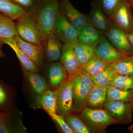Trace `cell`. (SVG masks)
<instances>
[{"label": "cell", "instance_id": "29", "mask_svg": "<svg viewBox=\"0 0 133 133\" xmlns=\"http://www.w3.org/2000/svg\"><path fill=\"white\" fill-rule=\"evenodd\" d=\"M109 64L95 57L86 63L82 68V70L91 77L96 76L108 68Z\"/></svg>", "mask_w": 133, "mask_h": 133}, {"label": "cell", "instance_id": "28", "mask_svg": "<svg viewBox=\"0 0 133 133\" xmlns=\"http://www.w3.org/2000/svg\"><path fill=\"white\" fill-rule=\"evenodd\" d=\"M63 117L74 133H91L90 129L80 116L71 113L66 115Z\"/></svg>", "mask_w": 133, "mask_h": 133}, {"label": "cell", "instance_id": "30", "mask_svg": "<svg viewBox=\"0 0 133 133\" xmlns=\"http://www.w3.org/2000/svg\"><path fill=\"white\" fill-rule=\"evenodd\" d=\"M111 85L124 90H133V75L115 74Z\"/></svg>", "mask_w": 133, "mask_h": 133}, {"label": "cell", "instance_id": "9", "mask_svg": "<svg viewBox=\"0 0 133 133\" xmlns=\"http://www.w3.org/2000/svg\"><path fill=\"white\" fill-rule=\"evenodd\" d=\"M57 113L63 117L72 113V87L68 77L56 89Z\"/></svg>", "mask_w": 133, "mask_h": 133}, {"label": "cell", "instance_id": "16", "mask_svg": "<svg viewBox=\"0 0 133 133\" xmlns=\"http://www.w3.org/2000/svg\"><path fill=\"white\" fill-rule=\"evenodd\" d=\"M59 59L67 71L68 77L74 76L82 70L81 63L71 44L64 43Z\"/></svg>", "mask_w": 133, "mask_h": 133}, {"label": "cell", "instance_id": "21", "mask_svg": "<svg viewBox=\"0 0 133 133\" xmlns=\"http://www.w3.org/2000/svg\"><path fill=\"white\" fill-rule=\"evenodd\" d=\"M107 89L105 86L93 85L88 94L85 107L100 108L103 107L107 101Z\"/></svg>", "mask_w": 133, "mask_h": 133}, {"label": "cell", "instance_id": "32", "mask_svg": "<svg viewBox=\"0 0 133 133\" xmlns=\"http://www.w3.org/2000/svg\"><path fill=\"white\" fill-rule=\"evenodd\" d=\"M121 0H96L95 2L102 11L109 16L115 9Z\"/></svg>", "mask_w": 133, "mask_h": 133}, {"label": "cell", "instance_id": "3", "mask_svg": "<svg viewBox=\"0 0 133 133\" xmlns=\"http://www.w3.org/2000/svg\"><path fill=\"white\" fill-rule=\"evenodd\" d=\"M17 21L15 25L18 36L27 42L43 45L44 36L35 19L32 9L28 10Z\"/></svg>", "mask_w": 133, "mask_h": 133}, {"label": "cell", "instance_id": "39", "mask_svg": "<svg viewBox=\"0 0 133 133\" xmlns=\"http://www.w3.org/2000/svg\"><path fill=\"white\" fill-rule=\"evenodd\" d=\"M131 5V6L133 7V0H126Z\"/></svg>", "mask_w": 133, "mask_h": 133}, {"label": "cell", "instance_id": "14", "mask_svg": "<svg viewBox=\"0 0 133 133\" xmlns=\"http://www.w3.org/2000/svg\"><path fill=\"white\" fill-rule=\"evenodd\" d=\"M59 9L66 20L78 31L91 24L90 19L76 9L69 0H64L59 6Z\"/></svg>", "mask_w": 133, "mask_h": 133}, {"label": "cell", "instance_id": "33", "mask_svg": "<svg viewBox=\"0 0 133 133\" xmlns=\"http://www.w3.org/2000/svg\"><path fill=\"white\" fill-rule=\"evenodd\" d=\"M46 113L49 115L52 121L58 127L59 130L63 133H75L74 131L69 127V125L66 123L63 117L56 114L50 112Z\"/></svg>", "mask_w": 133, "mask_h": 133}, {"label": "cell", "instance_id": "38", "mask_svg": "<svg viewBox=\"0 0 133 133\" xmlns=\"http://www.w3.org/2000/svg\"><path fill=\"white\" fill-rule=\"evenodd\" d=\"M128 38L130 43L133 47V33L127 34Z\"/></svg>", "mask_w": 133, "mask_h": 133}, {"label": "cell", "instance_id": "26", "mask_svg": "<svg viewBox=\"0 0 133 133\" xmlns=\"http://www.w3.org/2000/svg\"><path fill=\"white\" fill-rule=\"evenodd\" d=\"M107 87V101L129 102L133 101V90H124L109 85Z\"/></svg>", "mask_w": 133, "mask_h": 133}, {"label": "cell", "instance_id": "23", "mask_svg": "<svg viewBox=\"0 0 133 133\" xmlns=\"http://www.w3.org/2000/svg\"><path fill=\"white\" fill-rule=\"evenodd\" d=\"M92 4V13L90 19L91 24L99 31L105 32L111 25V22L97 3L95 1Z\"/></svg>", "mask_w": 133, "mask_h": 133}, {"label": "cell", "instance_id": "1", "mask_svg": "<svg viewBox=\"0 0 133 133\" xmlns=\"http://www.w3.org/2000/svg\"><path fill=\"white\" fill-rule=\"evenodd\" d=\"M33 15L44 37L53 32L59 5L58 0H40L33 8Z\"/></svg>", "mask_w": 133, "mask_h": 133}, {"label": "cell", "instance_id": "13", "mask_svg": "<svg viewBox=\"0 0 133 133\" xmlns=\"http://www.w3.org/2000/svg\"><path fill=\"white\" fill-rule=\"evenodd\" d=\"M105 33L108 41L116 49L126 55H133V47L124 30L111 23Z\"/></svg>", "mask_w": 133, "mask_h": 133}, {"label": "cell", "instance_id": "17", "mask_svg": "<svg viewBox=\"0 0 133 133\" xmlns=\"http://www.w3.org/2000/svg\"><path fill=\"white\" fill-rule=\"evenodd\" d=\"M17 45L40 68L44 63V52L42 45L29 42L17 35L15 37Z\"/></svg>", "mask_w": 133, "mask_h": 133}, {"label": "cell", "instance_id": "5", "mask_svg": "<svg viewBox=\"0 0 133 133\" xmlns=\"http://www.w3.org/2000/svg\"><path fill=\"white\" fill-rule=\"evenodd\" d=\"M109 17L111 23L127 34L133 33V13L132 6L126 0H121Z\"/></svg>", "mask_w": 133, "mask_h": 133}, {"label": "cell", "instance_id": "18", "mask_svg": "<svg viewBox=\"0 0 133 133\" xmlns=\"http://www.w3.org/2000/svg\"><path fill=\"white\" fill-rule=\"evenodd\" d=\"M30 106L34 110L42 109L46 112L57 113L56 91L48 89L43 94L31 98Z\"/></svg>", "mask_w": 133, "mask_h": 133}, {"label": "cell", "instance_id": "27", "mask_svg": "<svg viewBox=\"0 0 133 133\" xmlns=\"http://www.w3.org/2000/svg\"><path fill=\"white\" fill-rule=\"evenodd\" d=\"M17 35L15 23L14 21L0 13V39L14 38Z\"/></svg>", "mask_w": 133, "mask_h": 133}, {"label": "cell", "instance_id": "8", "mask_svg": "<svg viewBox=\"0 0 133 133\" xmlns=\"http://www.w3.org/2000/svg\"><path fill=\"white\" fill-rule=\"evenodd\" d=\"M22 69L23 86L26 92L31 98L43 94L50 89L47 80L43 75L39 72H31Z\"/></svg>", "mask_w": 133, "mask_h": 133}, {"label": "cell", "instance_id": "37", "mask_svg": "<svg viewBox=\"0 0 133 133\" xmlns=\"http://www.w3.org/2000/svg\"><path fill=\"white\" fill-rule=\"evenodd\" d=\"M4 44L3 42L0 39V58H3L6 56L5 53L2 50L3 45Z\"/></svg>", "mask_w": 133, "mask_h": 133}, {"label": "cell", "instance_id": "2", "mask_svg": "<svg viewBox=\"0 0 133 133\" xmlns=\"http://www.w3.org/2000/svg\"><path fill=\"white\" fill-rule=\"evenodd\" d=\"M70 79L72 87V113H79L85 108L86 102L91 88L94 84L90 76L81 71Z\"/></svg>", "mask_w": 133, "mask_h": 133}, {"label": "cell", "instance_id": "7", "mask_svg": "<svg viewBox=\"0 0 133 133\" xmlns=\"http://www.w3.org/2000/svg\"><path fill=\"white\" fill-rule=\"evenodd\" d=\"M103 107L118 124H129L132 121L133 101H107Z\"/></svg>", "mask_w": 133, "mask_h": 133}, {"label": "cell", "instance_id": "36", "mask_svg": "<svg viewBox=\"0 0 133 133\" xmlns=\"http://www.w3.org/2000/svg\"><path fill=\"white\" fill-rule=\"evenodd\" d=\"M27 10L32 9L35 6L34 0H10Z\"/></svg>", "mask_w": 133, "mask_h": 133}, {"label": "cell", "instance_id": "24", "mask_svg": "<svg viewBox=\"0 0 133 133\" xmlns=\"http://www.w3.org/2000/svg\"><path fill=\"white\" fill-rule=\"evenodd\" d=\"M27 11L10 0H0V13L14 21L20 19Z\"/></svg>", "mask_w": 133, "mask_h": 133}, {"label": "cell", "instance_id": "34", "mask_svg": "<svg viewBox=\"0 0 133 133\" xmlns=\"http://www.w3.org/2000/svg\"><path fill=\"white\" fill-rule=\"evenodd\" d=\"M78 41L85 44H93L96 43L98 41L91 36L81 30L78 31Z\"/></svg>", "mask_w": 133, "mask_h": 133}, {"label": "cell", "instance_id": "25", "mask_svg": "<svg viewBox=\"0 0 133 133\" xmlns=\"http://www.w3.org/2000/svg\"><path fill=\"white\" fill-rule=\"evenodd\" d=\"M108 68L118 75H133V55L109 64Z\"/></svg>", "mask_w": 133, "mask_h": 133}, {"label": "cell", "instance_id": "15", "mask_svg": "<svg viewBox=\"0 0 133 133\" xmlns=\"http://www.w3.org/2000/svg\"><path fill=\"white\" fill-rule=\"evenodd\" d=\"M63 45L53 32L44 36L42 45L44 61L51 62L59 60L61 57Z\"/></svg>", "mask_w": 133, "mask_h": 133}, {"label": "cell", "instance_id": "4", "mask_svg": "<svg viewBox=\"0 0 133 133\" xmlns=\"http://www.w3.org/2000/svg\"><path fill=\"white\" fill-rule=\"evenodd\" d=\"M80 117L90 129L91 133H101L108 126L118 124L104 109L85 107Z\"/></svg>", "mask_w": 133, "mask_h": 133}, {"label": "cell", "instance_id": "22", "mask_svg": "<svg viewBox=\"0 0 133 133\" xmlns=\"http://www.w3.org/2000/svg\"><path fill=\"white\" fill-rule=\"evenodd\" d=\"M96 44L97 43L93 44H85L78 41L71 44L81 63L82 68L88 61L95 57Z\"/></svg>", "mask_w": 133, "mask_h": 133}, {"label": "cell", "instance_id": "40", "mask_svg": "<svg viewBox=\"0 0 133 133\" xmlns=\"http://www.w3.org/2000/svg\"><path fill=\"white\" fill-rule=\"evenodd\" d=\"M129 129L132 133H133V125H132L130 126V127L129 128Z\"/></svg>", "mask_w": 133, "mask_h": 133}, {"label": "cell", "instance_id": "20", "mask_svg": "<svg viewBox=\"0 0 133 133\" xmlns=\"http://www.w3.org/2000/svg\"><path fill=\"white\" fill-rule=\"evenodd\" d=\"M4 44L9 45L15 52L19 59L22 69L27 71L34 72H40V68L26 54L19 49L17 45L14 38H6L1 39Z\"/></svg>", "mask_w": 133, "mask_h": 133}, {"label": "cell", "instance_id": "19", "mask_svg": "<svg viewBox=\"0 0 133 133\" xmlns=\"http://www.w3.org/2000/svg\"><path fill=\"white\" fill-rule=\"evenodd\" d=\"M17 95L14 87L0 78V111H12L17 108Z\"/></svg>", "mask_w": 133, "mask_h": 133}, {"label": "cell", "instance_id": "35", "mask_svg": "<svg viewBox=\"0 0 133 133\" xmlns=\"http://www.w3.org/2000/svg\"><path fill=\"white\" fill-rule=\"evenodd\" d=\"M81 30L85 33H87L89 35L95 38L97 41H98L102 37L101 36L100 31L94 28L91 24H88L87 26H85Z\"/></svg>", "mask_w": 133, "mask_h": 133}, {"label": "cell", "instance_id": "11", "mask_svg": "<svg viewBox=\"0 0 133 133\" xmlns=\"http://www.w3.org/2000/svg\"><path fill=\"white\" fill-rule=\"evenodd\" d=\"M53 32L64 43L71 44L78 41V31L66 20L60 9L58 13Z\"/></svg>", "mask_w": 133, "mask_h": 133}, {"label": "cell", "instance_id": "12", "mask_svg": "<svg viewBox=\"0 0 133 133\" xmlns=\"http://www.w3.org/2000/svg\"><path fill=\"white\" fill-rule=\"evenodd\" d=\"M42 68L50 88L53 90L68 78L67 71L60 62H46Z\"/></svg>", "mask_w": 133, "mask_h": 133}, {"label": "cell", "instance_id": "10", "mask_svg": "<svg viewBox=\"0 0 133 133\" xmlns=\"http://www.w3.org/2000/svg\"><path fill=\"white\" fill-rule=\"evenodd\" d=\"M129 56L116 49L105 37H101L96 44L95 57L108 64Z\"/></svg>", "mask_w": 133, "mask_h": 133}, {"label": "cell", "instance_id": "6", "mask_svg": "<svg viewBox=\"0 0 133 133\" xmlns=\"http://www.w3.org/2000/svg\"><path fill=\"white\" fill-rule=\"evenodd\" d=\"M23 113L17 108L9 111H0V133H28L23 122Z\"/></svg>", "mask_w": 133, "mask_h": 133}, {"label": "cell", "instance_id": "41", "mask_svg": "<svg viewBox=\"0 0 133 133\" xmlns=\"http://www.w3.org/2000/svg\"><path fill=\"white\" fill-rule=\"evenodd\" d=\"M40 1V0H34V1H36L37 2H38V1Z\"/></svg>", "mask_w": 133, "mask_h": 133}, {"label": "cell", "instance_id": "31", "mask_svg": "<svg viewBox=\"0 0 133 133\" xmlns=\"http://www.w3.org/2000/svg\"><path fill=\"white\" fill-rule=\"evenodd\" d=\"M115 73L109 68L96 76L91 77L94 83L97 85L107 87L110 85Z\"/></svg>", "mask_w": 133, "mask_h": 133}, {"label": "cell", "instance_id": "42", "mask_svg": "<svg viewBox=\"0 0 133 133\" xmlns=\"http://www.w3.org/2000/svg\"><path fill=\"white\" fill-rule=\"evenodd\" d=\"M132 12L133 13V7H132Z\"/></svg>", "mask_w": 133, "mask_h": 133}]
</instances>
